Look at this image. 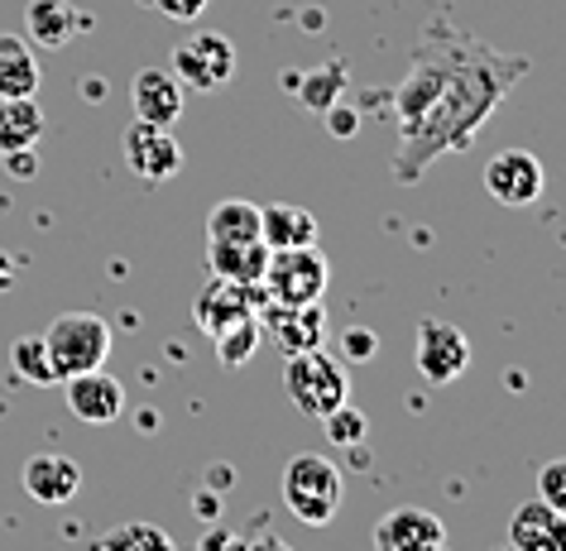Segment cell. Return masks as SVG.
Returning <instances> with one entry per match:
<instances>
[{
  "instance_id": "cell-1",
  "label": "cell",
  "mask_w": 566,
  "mask_h": 551,
  "mask_svg": "<svg viewBox=\"0 0 566 551\" xmlns=\"http://www.w3.org/2000/svg\"><path fill=\"white\" fill-rule=\"evenodd\" d=\"M523 73L528 59L494 53L457 30H432L394 92V125H399L394 178L413 188L442 153H461Z\"/></svg>"
},
{
  "instance_id": "cell-2",
  "label": "cell",
  "mask_w": 566,
  "mask_h": 551,
  "mask_svg": "<svg viewBox=\"0 0 566 551\" xmlns=\"http://www.w3.org/2000/svg\"><path fill=\"white\" fill-rule=\"evenodd\" d=\"M279 494H283V508H289L298 522H307V528H327V522L342 513L346 485H342V470H336L332 456L298 451V456L283 465Z\"/></svg>"
},
{
  "instance_id": "cell-3",
  "label": "cell",
  "mask_w": 566,
  "mask_h": 551,
  "mask_svg": "<svg viewBox=\"0 0 566 551\" xmlns=\"http://www.w3.org/2000/svg\"><path fill=\"white\" fill-rule=\"evenodd\" d=\"M283 389H289V403L298 407L303 417H327L332 407H342L350 399V379H346V364L322 350H303V356L289 360L283 370Z\"/></svg>"
},
{
  "instance_id": "cell-4",
  "label": "cell",
  "mask_w": 566,
  "mask_h": 551,
  "mask_svg": "<svg viewBox=\"0 0 566 551\" xmlns=\"http://www.w3.org/2000/svg\"><path fill=\"white\" fill-rule=\"evenodd\" d=\"M44 346H49V360H53V374L73 379V374H87V370H106V356H111V327L96 312H63L53 327L44 331Z\"/></svg>"
},
{
  "instance_id": "cell-5",
  "label": "cell",
  "mask_w": 566,
  "mask_h": 551,
  "mask_svg": "<svg viewBox=\"0 0 566 551\" xmlns=\"http://www.w3.org/2000/svg\"><path fill=\"white\" fill-rule=\"evenodd\" d=\"M327 278H332L327 254L317 245H298V250H269L260 288L264 303H322Z\"/></svg>"
},
{
  "instance_id": "cell-6",
  "label": "cell",
  "mask_w": 566,
  "mask_h": 551,
  "mask_svg": "<svg viewBox=\"0 0 566 551\" xmlns=\"http://www.w3.org/2000/svg\"><path fill=\"white\" fill-rule=\"evenodd\" d=\"M254 317H260V336L274 341L283 360L327 346V307L322 303H264Z\"/></svg>"
},
{
  "instance_id": "cell-7",
  "label": "cell",
  "mask_w": 566,
  "mask_h": 551,
  "mask_svg": "<svg viewBox=\"0 0 566 551\" xmlns=\"http://www.w3.org/2000/svg\"><path fill=\"white\" fill-rule=\"evenodd\" d=\"M413 364L432 389H447L471 370V341H465V331L451 327V321L422 317L418 336H413Z\"/></svg>"
},
{
  "instance_id": "cell-8",
  "label": "cell",
  "mask_w": 566,
  "mask_h": 551,
  "mask_svg": "<svg viewBox=\"0 0 566 551\" xmlns=\"http://www.w3.org/2000/svg\"><path fill=\"white\" fill-rule=\"evenodd\" d=\"M168 73H174L182 87H192V92H217V87H226V82L235 77V49H231V39L217 34V30L188 34L174 49V59H168Z\"/></svg>"
},
{
  "instance_id": "cell-9",
  "label": "cell",
  "mask_w": 566,
  "mask_h": 551,
  "mask_svg": "<svg viewBox=\"0 0 566 551\" xmlns=\"http://www.w3.org/2000/svg\"><path fill=\"white\" fill-rule=\"evenodd\" d=\"M120 153H125V168L139 178V182H168L182 173V145L174 139L168 125H149V120H135L120 139Z\"/></svg>"
},
{
  "instance_id": "cell-10",
  "label": "cell",
  "mask_w": 566,
  "mask_h": 551,
  "mask_svg": "<svg viewBox=\"0 0 566 551\" xmlns=\"http://www.w3.org/2000/svg\"><path fill=\"white\" fill-rule=\"evenodd\" d=\"M543 163L533 159L528 149H500L485 163V192L500 206H528L543 197Z\"/></svg>"
},
{
  "instance_id": "cell-11",
  "label": "cell",
  "mask_w": 566,
  "mask_h": 551,
  "mask_svg": "<svg viewBox=\"0 0 566 551\" xmlns=\"http://www.w3.org/2000/svg\"><path fill=\"white\" fill-rule=\"evenodd\" d=\"M437 547H447V528L432 508L403 504L375 522V551H437Z\"/></svg>"
},
{
  "instance_id": "cell-12",
  "label": "cell",
  "mask_w": 566,
  "mask_h": 551,
  "mask_svg": "<svg viewBox=\"0 0 566 551\" xmlns=\"http://www.w3.org/2000/svg\"><path fill=\"white\" fill-rule=\"evenodd\" d=\"M264 307V288L260 284H231V278H211V284L202 288V298H197L192 317L197 327H202L207 336H217L226 327H235V321L254 317Z\"/></svg>"
},
{
  "instance_id": "cell-13",
  "label": "cell",
  "mask_w": 566,
  "mask_h": 551,
  "mask_svg": "<svg viewBox=\"0 0 566 551\" xmlns=\"http://www.w3.org/2000/svg\"><path fill=\"white\" fill-rule=\"evenodd\" d=\"M67 389V413L87 427H111L120 413H125V384L106 370H87V374H73L63 379Z\"/></svg>"
},
{
  "instance_id": "cell-14",
  "label": "cell",
  "mask_w": 566,
  "mask_h": 551,
  "mask_svg": "<svg viewBox=\"0 0 566 551\" xmlns=\"http://www.w3.org/2000/svg\"><path fill=\"white\" fill-rule=\"evenodd\" d=\"M24 494H30L34 504L44 508H63L77 499L82 489V465L73 456H63V451H39V456L24 460Z\"/></svg>"
},
{
  "instance_id": "cell-15",
  "label": "cell",
  "mask_w": 566,
  "mask_h": 551,
  "mask_svg": "<svg viewBox=\"0 0 566 551\" xmlns=\"http://www.w3.org/2000/svg\"><path fill=\"white\" fill-rule=\"evenodd\" d=\"M182 82L168 73V67H139L135 82H130V106H135V120H149V125H168L174 130L178 116H182Z\"/></svg>"
},
{
  "instance_id": "cell-16",
  "label": "cell",
  "mask_w": 566,
  "mask_h": 551,
  "mask_svg": "<svg viewBox=\"0 0 566 551\" xmlns=\"http://www.w3.org/2000/svg\"><path fill=\"white\" fill-rule=\"evenodd\" d=\"M87 24L92 15L77 10L73 0H30V10H24V39L34 49H67Z\"/></svg>"
},
{
  "instance_id": "cell-17",
  "label": "cell",
  "mask_w": 566,
  "mask_h": 551,
  "mask_svg": "<svg viewBox=\"0 0 566 551\" xmlns=\"http://www.w3.org/2000/svg\"><path fill=\"white\" fill-rule=\"evenodd\" d=\"M509 547L514 551H566V513L543 499H528L509 518Z\"/></svg>"
},
{
  "instance_id": "cell-18",
  "label": "cell",
  "mask_w": 566,
  "mask_h": 551,
  "mask_svg": "<svg viewBox=\"0 0 566 551\" xmlns=\"http://www.w3.org/2000/svg\"><path fill=\"white\" fill-rule=\"evenodd\" d=\"M317 216L307 206L293 202H274L260 206V240L269 250H298V245H317Z\"/></svg>"
},
{
  "instance_id": "cell-19",
  "label": "cell",
  "mask_w": 566,
  "mask_h": 551,
  "mask_svg": "<svg viewBox=\"0 0 566 551\" xmlns=\"http://www.w3.org/2000/svg\"><path fill=\"white\" fill-rule=\"evenodd\" d=\"M264 264H269L264 240H211L207 250L211 278H231V284H260Z\"/></svg>"
},
{
  "instance_id": "cell-20",
  "label": "cell",
  "mask_w": 566,
  "mask_h": 551,
  "mask_svg": "<svg viewBox=\"0 0 566 551\" xmlns=\"http://www.w3.org/2000/svg\"><path fill=\"white\" fill-rule=\"evenodd\" d=\"M39 53L24 34L0 30V96H39Z\"/></svg>"
},
{
  "instance_id": "cell-21",
  "label": "cell",
  "mask_w": 566,
  "mask_h": 551,
  "mask_svg": "<svg viewBox=\"0 0 566 551\" xmlns=\"http://www.w3.org/2000/svg\"><path fill=\"white\" fill-rule=\"evenodd\" d=\"M44 135V110L39 96H0V153L34 149Z\"/></svg>"
},
{
  "instance_id": "cell-22",
  "label": "cell",
  "mask_w": 566,
  "mask_h": 551,
  "mask_svg": "<svg viewBox=\"0 0 566 551\" xmlns=\"http://www.w3.org/2000/svg\"><path fill=\"white\" fill-rule=\"evenodd\" d=\"M207 240H260V206L245 197H226L207 216Z\"/></svg>"
},
{
  "instance_id": "cell-23",
  "label": "cell",
  "mask_w": 566,
  "mask_h": 551,
  "mask_svg": "<svg viewBox=\"0 0 566 551\" xmlns=\"http://www.w3.org/2000/svg\"><path fill=\"white\" fill-rule=\"evenodd\" d=\"M10 370H15V379H24V384H34V389L59 384V374H53V360H49L44 336H20V341L10 346Z\"/></svg>"
},
{
  "instance_id": "cell-24",
  "label": "cell",
  "mask_w": 566,
  "mask_h": 551,
  "mask_svg": "<svg viewBox=\"0 0 566 551\" xmlns=\"http://www.w3.org/2000/svg\"><path fill=\"white\" fill-rule=\"evenodd\" d=\"M293 92H298V102L307 110H332L336 102H342V92H346V73L342 67H317V73H303L298 82H293Z\"/></svg>"
},
{
  "instance_id": "cell-25",
  "label": "cell",
  "mask_w": 566,
  "mask_h": 551,
  "mask_svg": "<svg viewBox=\"0 0 566 551\" xmlns=\"http://www.w3.org/2000/svg\"><path fill=\"white\" fill-rule=\"evenodd\" d=\"M217 341V360L226 364V370H240L254 350H260V317H245V321H235V327H226V331H217L211 336Z\"/></svg>"
},
{
  "instance_id": "cell-26",
  "label": "cell",
  "mask_w": 566,
  "mask_h": 551,
  "mask_svg": "<svg viewBox=\"0 0 566 551\" xmlns=\"http://www.w3.org/2000/svg\"><path fill=\"white\" fill-rule=\"evenodd\" d=\"M92 551H174V542L154 522H125V528H111Z\"/></svg>"
},
{
  "instance_id": "cell-27",
  "label": "cell",
  "mask_w": 566,
  "mask_h": 551,
  "mask_svg": "<svg viewBox=\"0 0 566 551\" xmlns=\"http://www.w3.org/2000/svg\"><path fill=\"white\" fill-rule=\"evenodd\" d=\"M322 427H327V442H332V446L350 451V446H360V442H365V432H370V417H365L360 407L342 403V407H332V413L322 417Z\"/></svg>"
},
{
  "instance_id": "cell-28",
  "label": "cell",
  "mask_w": 566,
  "mask_h": 551,
  "mask_svg": "<svg viewBox=\"0 0 566 551\" xmlns=\"http://www.w3.org/2000/svg\"><path fill=\"white\" fill-rule=\"evenodd\" d=\"M537 499L552 504L557 513H566V456L537 470Z\"/></svg>"
},
{
  "instance_id": "cell-29",
  "label": "cell",
  "mask_w": 566,
  "mask_h": 551,
  "mask_svg": "<svg viewBox=\"0 0 566 551\" xmlns=\"http://www.w3.org/2000/svg\"><path fill=\"white\" fill-rule=\"evenodd\" d=\"M375 350H379V336L370 327H350L342 336V356L346 360H375Z\"/></svg>"
},
{
  "instance_id": "cell-30",
  "label": "cell",
  "mask_w": 566,
  "mask_h": 551,
  "mask_svg": "<svg viewBox=\"0 0 566 551\" xmlns=\"http://www.w3.org/2000/svg\"><path fill=\"white\" fill-rule=\"evenodd\" d=\"M139 6L159 10V15L178 20V24H192V20H197V15H202V10H207V0H139Z\"/></svg>"
},
{
  "instance_id": "cell-31",
  "label": "cell",
  "mask_w": 566,
  "mask_h": 551,
  "mask_svg": "<svg viewBox=\"0 0 566 551\" xmlns=\"http://www.w3.org/2000/svg\"><path fill=\"white\" fill-rule=\"evenodd\" d=\"M197 551H250V542H245V532H235V528H207Z\"/></svg>"
},
{
  "instance_id": "cell-32",
  "label": "cell",
  "mask_w": 566,
  "mask_h": 551,
  "mask_svg": "<svg viewBox=\"0 0 566 551\" xmlns=\"http://www.w3.org/2000/svg\"><path fill=\"white\" fill-rule=\"evenodd\" d=\"M322 116H327V125H332V135H336V139H350V135L360 130V116H356L350 106H342V102H336L332 110H322Z\"/></svg>"
},
{
  "instance_id": "cell-33",
  "label": "cell",
  "mask_w": 566,
  "mask_h": 551,
  "mask_svg": "<svg viewBox=\"0 0 566 551\" xmlns=\"http://www.w3.org/2000/svg\"><path fill=\"white\" fill-rule=\"evenodd\" d=\"M10 168V178H34L39 173V153L34 149H10V153H0Z\"/></svg>"
},
{
  "instance_id": "cell-34",
  "label": "cell",
  "mask_w": 566,
  "mask_h": 551,
  "mask_svg": "<svg viewBox=\"0 0 566 551\" xmlns=\"http://www.w3.org/2000/svg\"><path fill=\"white\" fill-rule=\"evenodd\" d=\"M15 278H20V268H15V259H10L6 250H0V288H15Z\"/></svg>"
},
{
  "instance_id": "cell-35",
  "label": "cell",
  "mask_w": 566,
  "mask_h": 551,
  "mask_svg": "<svg viewBox=\"0 0 566 551\" xmlns=\"http://www.w3.org/2000/svg\"><path fill=\"white\" fill-rule=\"evenodd\" d=\"M250 551H293L289 542H283V537H274V532H264V537H254L250 542Z\"/></svg>"
},
{
  "instance_id": "cell-36",
  "label": "cell",
  "mask_w": 566,
  "mask_h": 551,
  "mask_svg": "<svg viewBox=\"0 0 566 551\" xmlns=\"http://www.w3.org/2000/svg\"><path fill=\"white\" fill-rule=\"evenodd\" d=\"M494 551H514V547H494Z\"/></svg>"
},
{
  "instance_id": "cell-37",
  "label": "cell",
  "mask_w": 566,
  "mask_h": 551,
  "mask_svg": "<svg viewBox=\"0 0 566 551\" xmlns=\"http://www.w3.org/2000/svg\"><path fill=\"white\" fill-rule=\"evenodd\" d=\"M437 551H447V547H437Z\"/></svg>"
}]
</instances>
